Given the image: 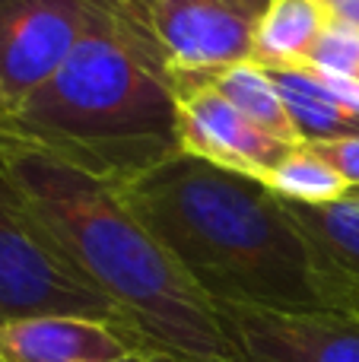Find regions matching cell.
I'll use <instances>...</instances> for the list:
<instances>
[{
  "instance_id": "12",
  "label": "cell",
  "mask_w": 359,
  "mask_h": 362,
  "mask_svg": "<svg viewBox=\"0 0 359 362\" xmlns=\"http://www.w3.org/2000/svg\"><path fill=\"white\" fill-rule=\"evenodd\" d=\"M286 204V200H283ZM293 223L305 232L312 245L322 251L324 261H331L343 276L359 283V197L334 200V204H286Z\"/></svg>"
},
{
  "instance_id": "13",
  "label": "cell",
  "mask_w": 359,
  "mask_h": 362,
  "mask_svg": "<svg viewBox=\"0 0 359 362\" xmlns=\"http://www.w3.org/2000/svg\"><path fill=\"white\" fill-rule=\"evenodd\" d=\"M213 83V89L220 95H226L252 124H258L261 131L273 134V137L286 140V144H299L296 127H293L286 105L280 99V89L273 83V76L267 74V67L261 61H242L235 67H226L220 74L207 76Z\"/></svg>"
},
{
  "instance_id": "9",
  "label": "cell",
  "mask_w": 359,
  "mask_h": 362,
  "mask_svg": "<svg viewBox=\"0 0 359 362\" xmlns=\"http://www.w3.org/2000/svg\"><path fill=\"white\" fill-rule=\"evenodd\" d=\"M159 350L137 327L99 318H29L0 325V362H121Z\"/></svg>"
},
{
  "instance_id": "15",
  "label": "cell",
  "mask_w": 359,
  "mask_h": 362,
  "mask_svg": "<svg viewBox=\"0 0 359 362\" xmlns=\"http://www.w3.org/2000/svg\"><path fill=\"white\" fill-rule=\"evenodd\" d=\"M305 64L324 74L359 80V25L331 19Z\"/></svg>"
},
{
  "instance_id": "18",
  "label": "cell",
  "mask_w": 359,
  "mask_h": 362,
  "mask_svg": "<svg viewBox=\"0 0 359 362\" xmlns=\"http://www.w3.org/2000/svg\"><path fill=\"white\" fill-rule=\"evenodd\" d=\"M153 4H156V0H118V6H121V10H124V13H131V16L137 19V23H143V25H146V19H150Z\"/></svg>"
},
{
  "instance_id": "5",
  "label": "cell",
  "mask_w": 359,
  "mask_h": 362,
  "mask_svg": "<svg viewBox=\"0 0 359 362\" xmlns=\"http://www.w3.org/2000/svg\"><path fill=\"white\" fill-rule=\"evenodd\" d=\"M118 0H0V124L10 121Z\"/></svg>"
},
{
  "instance_id": "8",
  "label": "cell",
  "mask_w": 359,
  "mask_h": 362,
  "mask_svg": "<svg viewBox=\"0 0 359 362\" xmlns=\"http://www.w3.org/2000/svg\"><path fill=\"white\" fill-rule=\"evenodd\" d=\"M178 146L210 165L264 181L296 144L261 131L207 76H175Z\"/></svg>"
},
{
  "instance_id": "21",
  "label": "cell",
  "mask_w": 359,
  "mask_h": 362,
  "mask_svg": "<svg viewBox=\"0 0 359 362\" xmlns=\"http://www.w3.org/2000/svg\"><path fill=\"white\" fill-rule=\"evenodd\" d=\"M350 194H356V197H359V191H350Z\"/></svg>"
},
{
  "instance_id": "17",
  "label": "cell",
  "mask_w": 359,
  "mask_h": 362,
  "mask_svg": "<svg viewBox=\"0 0 359 362\" xmlns=\"http://www.w3.org/2000/svg\"><path fill=\"white\" fill-rule=\"evenodd\" d=\"M121 362H207V359H188V356H178V353L153 350V353H143V356H131V359H121ZM220 362H229V359H220Z\"/></svg>"
},
{
  "instance_id": "10",
  "label": "cell",
  "mask_w": 359,
  "mask_h": 362,
  "mask_svg": "<svg viewBox=\"0 0 359 362\" xmlns=\"http://www.w3.org/2000/svg\"><path fill=\"white\" fill-rule=\"evenodd\" d=\"M267 74L277 83L280 99H283L286 115L296 127L299 144L359 137V112L343 105L331 93L315 67H309V64H280V67H267Z\"/></svg>"
},
{
  "instance_id": "19",
  "label": "cell",
  "mask_w": 359,
  "mask_h": 362,
  "mask_svg": "<svg viewBox=\"0 0 359 362\" xmlns=\"http://www.w3.org/2000/svg\"><path fill=\"white\" fill-rule=\"evenodd\" d=\"M239 4H242V6H248V10H252L254 16L261 19V13L267 10V4H271V0H239Z\"/></svg>"
},
{
  "instance_id": "3",
  "label": "cell",
  "mask_w": 359,
  "mask_h": 362,
  "mask_svg": "<svg viewBox=\"0 0 359 362\" xmlns=\"http://www.w3.org/2000/svg\"><path fill=\"white\" fill-rule=\"evenodd\" d=\"M0 134L124 187L182 153L175 74L150 29L114 4Z\"/></svg>"
},
{
  "instance_id": "1",
  "label": "cell",
  "mask_w": 359,
  "mask_h": 362,
  "mask_svg": "<svg viewBox=\"0 0 359 362\" xmlns=\"http://www.w3.org/2000/svg\"><path fill=\"white\" fill-rule=\"evenodd\" d=\"M118 191L216 308L353 315L359 283L324 261L264 181L178 153Z\"/></svg>"
},
{
  "instance_id": "11",
  "label": "cell",
  "mask_w": 359,
  "mask_h": 362,
  "mask_svg": "<svg viewBox=\"0 0 359 362\" xmlns=\"http://www.w3.org/2000/svg\"><path fill=\"white\" fill-rule=\"evenodd\" d=\"M328 23L318 0H271L254 29V61L264 67L305 64Z\"/></svg>"
},
{
  "instance_id": "16",
  "label": "cell",
  "mask_w": 359,
  "mask_h": 362,
  "mask_svg": "<svg viewBox=\"0 0 359 362\" xmlns=\"http://www.w3.org/2000/svg\"><path fill=\"white\" fill-rule=\"evenodd\" d=\"M315 150L331 169L337 172L350 185V191H359V137H343V140H312L305 144Z\"/></svg>"
},
{
  "instance_id": "6",
  "label": "cell",
  "mask_w": 359,
  "mask_h": 362,
  "mask_svg": "<svg viewBox=\"0 0 359 362\" xmlns=\"http://www.w3.org/2000/svg\"><path fill=\"white\" fill-rule=\"evenodd\" d=\"M146 29L175 76H213L254 57L258 16L239 0H156Z\"/></svg>"
},
{
  "instance_id": "20",
  "label": "cell",
  "mask_w": 359,
  "mask_h": 362,
  "mask_svg": "<svg viewBox=\"0 0 359 362\" xmlns=\"http://www.w3.org/2000/svg\"><path fill=\"white\" fill-rule=\"evenodd\" d=\"M353 315H356V318H359V302H356V308H353Z\"/></svg>"
},
{
  "instance_id": "14",
  "label": "cell",
  "mask_w": 359,
  "mask_h": 362,
  "mask_svg": "<svg viewBox=\"0 0 359 362\" xmlns=\"http://www.w3.org/2000/svg\"><path fill=\"white\" fill-rule=\"evenodd\" d=\"M264 185L277 194L286 204H334V200L347 197L350 185L318 156L315 150H309L305 144H296L280 165L264 178Z\"/></svg>"
},
{
  "instance_id": "7",
  "label": "cell",
  "mask_w": 359,
  "mask_h": 362,
  "mask_svg": "<svg viewBox=\"0 0 359 362\" xmlns=\"http://www.w3.org/2000/svg\"><path fill=\"white\" fill-rule=\"evenodd\" d=\"M233 362H359V318L220 305Z\"/></svg>"
},
{
  "instance_id": "2",
  "label": "cell",
  "mask_w": 359,
  "mask_h": 362,
  "mask_svg": "<svg viewBox=\"0 0 359 362\" xmlns=\"http://www.w3.org/2000/svg\"><path fill=\"white\" fill-rule=\"evenodd\" d=\"M0 172L80 274L150 344L188 359L233 362L216 305L178 270L118 187L10 134H0Z\"/></svg>"
},
{
  "instance_id": "4",
  "label": "cell",
  "mask_w": 359,
  "mask_h": 362,
  "mask_svg": "<svg viewBox=\"0 0 359 362\" xmlns=\"http://www.w3.org/2000/svg\"><path fill=\"white\" fill-rule=\"evenodd\" d=\"M29 318H99L131 325L80 274L0 172V325Z\"/></svg>"
}]
</instances>
